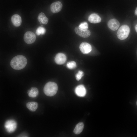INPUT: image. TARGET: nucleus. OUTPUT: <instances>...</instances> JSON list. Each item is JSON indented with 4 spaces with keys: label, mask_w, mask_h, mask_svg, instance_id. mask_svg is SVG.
Listing matches in <instances>:
<instances>
[{
    "label": "nucleus",
    "mask_w": 137,
    "mask_h": 137,
    "mask_svg": "<svg viewBox=\"0 0 137 137\" xmlns=\"http://www.w3.org/2000/svg\"><path fill=\"white\" fill-rule=\"evenodd\" d=\"M27 63L26 58L23 56L19 55L13 58L11 61V67L15 70H20L24 68Z\"/></svg>",
    "instance_id": "f257e3e1"
},
{
    "label": "nucleus",
    "mask_w": 137,
    "mask_h": 137,
    "mask_svg": "<svg viewBox=\"0 0 137 137\" xmlns=\"http://www.w3.org/2000/svg\"><path fill=\"white\" fill-rule=\"evenodd\" d=\"M58 90V86L56 83L54 82H49L45 85L43 91L46 95L52 96L56 94Z\"/></svg>",
    "instance_id": "f03ea898"
},
{
    "label": "nucleus",
    "mask_w": 137,
    "mask_h": 137,
    "mask_svg": "<svg viewBox=\"0 0 137 137\" xmlns=\"http://www.w3.org/2000/svg\"><path fill=\"white\" fill-rule=\"evenodd\" d=\"M130 32L129 27L127 25H123L118 29L117 33V37L120 40H124L128 37Z\"/></svg>",
    "instance_id": "7ed1b4c3"
},
{
    "label": "nucleus",
    "mask_w": 137,
    "mask_h": 137,
    "mask_svg": "<svg viewBox=\"0 0 137 137\" xmlns=\"http://www.w3.org/2000/svg\"><path fill=\"white\" fill-rule=\"evenodd\" d=\"M17 126V123L14 120L10 119L5 122L4 127L7 131L9 133L14 132L16 129Z\"/></svg>",
    "instance_id": "20e7f679"
},
{
    "label": "nucleus",
    "mask_w": 137,
    "mask_h": 137,
    "mask_svg": "<svg viewBox=\"0 0 137 137\" xmlns=\"http://www.w3.org/2000/svg\"><path fill=\"white\" fill-rule=\"evenodd\" d=\"M24 39L26 43L30 44L33 43L35 41L36 36L35 34L32 32L27 31L24 35Z\"/></svg>",
    "instance_id": "39448f33"
},
{
    "label": "nucleus",
    "mask_w": 137,
    "mask_h": 137,
    "mask_svg": "<svg viewBox=\"0 0 137 137\" xmlns=\"http://www.w3.org/2000/svg\"><path fill=\"white\" fill-rule=\"evenodd\" d=\"M75 31L78 35L83 38H88L91 35L90 31L88 29H82L79 26L75 28Z\"/></svg>",
    "instance_id": "423d86ee"
},
{
    "label": "nucleus",
    "mask_w": 137,
    "mask_h": 137,
    "mask_svg": "<svg viewBox=\"0 0 137 137\" xmlns=\"http://www.w3.org/2000/svg\"><path fill=\"white\" fill-rule=\"evenodd\" d=\"M79 48L81 53L84 54H87L92 50V47L89 43L85 42L81 43L79 46Z\"/></svg>",
    "instance_id": "0eeeda50"
},
{
    "label": "nucleus",
    "mask_w": 137,
    "mask_h": 137,
    "mask_svg": "<svg viewBox=\"0 0 137 137\" xmlns=\"http://www.w3.org/2000/svg\"><path fill=\"white\" fill-rule=\"evenodd\" d=\"M62 7L61 3L57 1L52 3L50 5V8L51 12L54 13H56L60 11Z\"/></svg>",
    "instance_id": "6e6552de"
},
{
    "label": "nucleus",
    "mask_w": 137,
    "mask_h": 137,
    "mask_svg": "<svg viewBox=\"0 0 137 137\" xmlns=\"http://www.w3.org/2000/svg\"><path fill=\"white\" fill-rule=\"evenodd\" d=\"M66 60V55L64 54L60 53L57 54L55 58V61L57 64L61 65L64 63Z\"/></svg>",
    "instance_id": "1a4fd4ad"
},
{
    "label": "nucleus",
    "mask_w": 137,
    "mask_h": 137,
    "mask_svg": "<svg viewBox=\"0 0 137 137\" xmlns=\"http://www.w3.org/2000/svg\"><path fill=\"white\" fill-rule=\"evenodd\" d=\"M75 92L77 96L80 97H84L86 93V89L82 85L77 86L75 88Z\"/></svg>",
    "instance_id": "9d476101"
},
{
    "label": "nucleus",
    "mask_w": 137,
    "mask_h": 137,
    "mask_svg": "<svg viewBox=\"0 0 137 137\" xmlns=\"http://www.w3.org/2000/svg\"><path fill=\"white\" fill-rule=\"evenodd\" d=\"M119 21L115 19L110 20L108 23V27L113 31L117 30L119 27Z\"/></svg>",
    "instance_id": "9b49d317"
},
{
    "label": "nucleus",
    "mask_w": 137,
    "mask_h": 137,
    "mask_svg": "<svg viewBox=\"0 0 137 137\" xmlns=\"http://www.w3.org/2000/svg\"><path fill=\"white\" fill-rule=\"evenodd\" d=\"M11 21L13 25L16 27H19L21 24V18L18 14H15L12 15L11 18Z\"/></svg>",
    "instance_id": "f8f14e48"
},
{
    "label": "nucleus",
    "mask_w": 137,
    "mask_h": 137,
    "mask_svg": "<svg viewBox=\"0 0 137 137\" xmlns=\"http://www.w3.org/2000/svg\"><path fill=\"white\" fill-rule=\"evenodd\" d=\"M89 21L92 23H100L101 21L100 17L96 13H92L89 16Z\"/></svg>",
    "instance_id": "ddd939ff"
},
{
    "label": "nucleus",
    "mask_w": 137,
    "mask_h": 137,
    "mask_svg": "<svg viewBox=\"0 0 137 137\" xmlns=\"http://www.w3.org/2000/svg\"><path fill=\"white\" fill-rule=\"evenodd\" d=\"M38 19L40 24H46L48 22V19L43 12L39 13L38 17Z\"/></svg>",
    "instance_id": "4468645a"
},
{
    "label": "nucleus",
    "mask_w": 137,
    "mask_h": 137,
    "mask_svg": "<svg viewBox=\"0 0 137 137\" xmlns=\"http://www.w3.org/2000/svg\"><path fill=\"white\" fill-rule=\"evenodd\" d=\"M27 108L30 111L34 112L36 110L38 107V103L35 102H30L26 104Z\"/></svg>",
    "instance_id": "2eb2a0df"
},
{
    "label": "nucleus",
    "mask_w": 137,
    "mask_h": 137,
    "mask_svg": "<svg viewBox=\"0 0 137 137\" xmlns=\"http://www.w3.org/2000/svg\"><path fill=\"white\" fill-rule=\"evenodd\" d=\"M27 93L29 97L34 98L37 97L39 93V91L38 89L36 87H32L29 90Z\"/></svg>",
    "instance_id": "dca6fc26"
},
{
    "label": "nucleus",
    "mask_w": 137,
    "mask_h": 137,
    "mask_svg": "<svg viewBox=\"0 0 137 137\" xmlns=\"http://www.w3.org/2000/svg\"><path fill=\"white\" fill-rule=\"evenodd\" d=\"M84 125L82 122H80L76 126L74 130V133L76 134L80 133L83 129Z\"/></svg>",
    "instance_id": "f3484780"
},
{
    "label": "nucleus",
    "mask_w": 137,
    "mask_h": 137,
    "mask_svg": "<svg viewBox=\"0 0 137 137\" xmlns=\"http://www.w3.org/2000/svg\"><path fill=\"white\" fill-rule=\"evenodd\" d=\"M46 32V30L44 28L41 26L39 27L37 29L36 31V34L38 36L41 35H44Z\"/></svg>",
    "instance_id": "a211bd4d"
},
{
    "label": "nucleus",
    "mask_w": 137,
    "mask_h": 137,
    "mask_svg": "<svg viewBox=\"0 0 137 137\" xmlns=\"http://www.w3.org/2000/svg\"><path fill=\"white\" fill-rule=\"evenodd\" d=\"M66 66L70 69H73L76 67V64L74 61H70L67 63Z\"/></svg>",
    "instance_id": "6ab92c4d"
},
{
    "label": "nucleus",
    "mask_w": 137,
    "mask_h": 137,
    "mask_svg": "<svg viewBox=\"0 0 137 137\" xmlns=\"http://www.w3.org/2000/svg\"><path fill=\"white\" fill-rule=\"evenodd\" d=\"M84 73L83 72L81 71H79L78 73L75 76L76 79L77 81L80 80L82 77L84 75Z\"/></svg>",
    "instance_id": "aec40b11"
},
{
    "label": "nucleus",
    "mask_w": 137,
    "mask_h": 137,
    "mask_svg": "<svg viewBox=\"0 0 137 137\" xmlns=\"http://www.w3.org/2000/svg\"><path fill=\"white\" fill-rule=\"evenodd\" d=\"M78 26L82 29H86L88 28V24L85 22L81 23Z\"/></svg>",
    "instance_id": "412c9836"
},
{
    "label": "nucleus",
    "mask_w": 137,
    "mask_h": 137,
    "mask_svg": "<svg viewBox=\"0 0 137 137\" xmlns=\"http://www.w3.org/2000/svg\"><path fill=\"white\" fill-rule=\"evenodd\" d=\"M134 14L135 15L137 16V7L136 8V9L135 10Z\"/></svg>",
    "instance_id": "4be33fe9"
},
{
    "label": "nucleus",
    "mask_w": 137,
    "mask_h": 137,
    "mask_svg": "<svg viewBox=\"0 0 137 137\" xmlns=\"http://www.w3.org/2000/svg\"><path fill=\"white\" fill-rule=\"evenodd\" d=\"M135 29L136 32H137V24L135 26Z\"/></svg>",
    "instance_id": "5701e85b"
},
{
    "label": "nucleus",
    "mask_w": 137,
    "mask_h": 137,
    "mask_svg": "<svg viewBox=\"0 0 137 137\" xmlns=\"http://www.w3.org/2000/svg\"><path fill=\"white\" fill-rule=\"evenodd\" d=\"M136 103V105H137V101Z\"/></svg>",
    "instance_id": "b1692460"
}]
</instances>
